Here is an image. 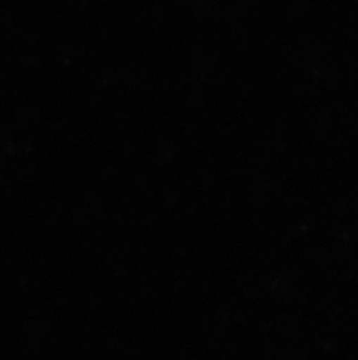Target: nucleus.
Segmentation results:
<instances>
[]
</instances>
